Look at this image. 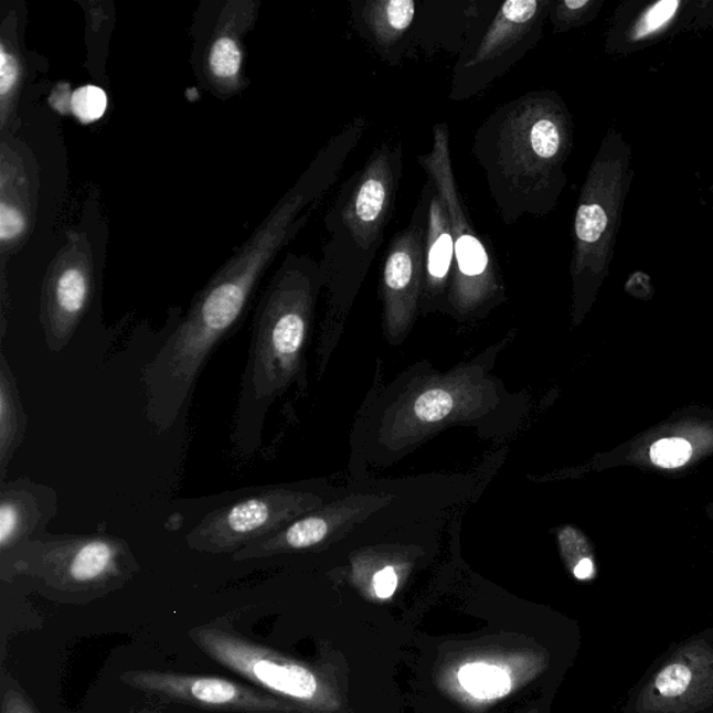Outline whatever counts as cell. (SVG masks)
<instances>
[{"label":"cell","instance_id":"8992f818","mask_svg":"<svg viewBox=\"0 0 713 713\" xmlns=\"http://www.w3.org/2000/svg\"><path fill=\"white\" fill-rule=\"evenodd\" d=\"M12 555L15 572L74 594L120 587L137 568L129 544L104 534H42L19 546Z\"/></svg>","mask_w":713,"mask_h":713},{"label":"cell","instance_id":"5b68a950","mask_svg":"<svg viewBox=\"0 0 713 713\" xmlns=\"http://www.w3.org/2000/svg\"><path fill=\"white\" fill-rule=\"evenodd\" d=\"M450 147L448 125H435L433 147L418 157V163L427 178L434 180L448 207L455 244L449 312L462 321L483 316L504 301L507 295L498 254L488 238L478 233L457 185Z\"/></svg>","mask_w":713,"mask_h":713},{"label":"cell","instance_id":"83f0119b","mask_svg":"<svg viewBox=\"0 0 713 713\" xmlns=\"http://www.w3.org/2000/svg\"><path fill=\"white\" fill-rule=\"evenodd\" d=\"M653 465L663 468L684 466L691 457V446L688 440L670 438L658 440L649 450Z\"/></svg>","mask_w":713,"mask_h":713},{"label":"cell","instance_id":"7402d4cb","mask_svg":"<svg viewBox=\"0 0 713 713\" xmlns=\"http://www.w3.org/2000/svg\"><path fill=\"white\" fill-rule=\"evenodd\" d=\"M19 18L14 10L4 14L0 26V130L12 136L15 111L25 78V61L21 51Z\"/></svg>","mask_w":713,"mask_h":713},{"label":"cell","instance_id":"4316f807","mask_svg":"<svg viewBox=\"0 0 713 713\" xmlns=\"http://www.w3.org/2000/svg\"><path fill=\"white\" fill-rule=\"evenodd\" d=\"M72 111L83 124H93L104 116L108 98L97 85H84L76 89L71 100Z\"/></svg>","mask_w":713,"mask_h":713},{"label":"cell","instance_id":"f1b7e54d","mask_svg":"<svg viewBox=\"0 0 713 713\" xmlns=\"http://www.w3.org/2000/svg\"><path fill=\"white\" fill-rule=\"evenodd\" d=\"M679 7L680 2H678V0H663V2L653 4L652 8L647 10L640 24H638L636 39H641V36L649 35L653 33V31L662 29L668 21L673 19L675 10H678Z\"/></svg>","mask_w":713,"mask_h":713},{"label":"cell","instance_id":"d4e9b609","mask_svg":"<svg viewBox=\"0 0 713 713\" xmlns=\"http://www.w3.org/2000/svg\"><path fill=\"white\" fill-rule=\"evenodd\" d=\"M459 680L468 693L480 700L500 699L510 690L508 673L486 663L466 664L460 669Z\"/></svg>","mask_w":713,"mask_h":713},{"label":"cell","instance_id":"44dd1931","mask_svg":"<svg viewBox=\"0 0 713 713\" xmlns=\"http://www.w3.org/2000/svg\"><path fill=\"white\" fill-rule=\"evenodd\" d=\"M57 513L52 488L21 477L0 487V552L13 553L25 542L39 539Z\"/></svg>","mask_w":713,"mask_h":713},{"label":"cell","instance_id":"30bf717a","mask_svg":"<svg viewBox=\"0 0 713 713\" xmlns=\"http://www.w3.org/2000/svg\"><path fill=\"white\" fill-rule=\"evenodd\" d=\"M713 636L681 642L638 688L627 713H712Z\"/></svg>","mask_w":713,"mask_h":713},{"label":"cell","instance_id":"e0dca14e","mask_svg":"<svg viewBox=\"0 0 713 713\" xmlns=\"http://www.w3.org/2000/svg\"><path fill=\"white\" fill-rule=\"evenodd\" d=\"M383 502L385 499L377 494H359V497L338 500L329 507L312 510L292 521L284 530L243 547L242 551L234 553L233 558L236 562H243L281 555V553L313 550L340 534V531L345 530L351 521L360 520L364 513L370 514Z\"/></svg>","mask_w":713,"mask_h":713},{"label":"cell","instance_id":"4dcf8cb0","mask_svg":"<svg viewBox=\"0 0 713 713\" xmlns=\"http://www.w3.org/2000/svg\"><path fill=\"white\" fill-rule=\"evenodd\" d=\"M3 713H34L31 711V707L24 699H21V696L15 693V691L10 690L8 691L7 695H4V702H3Z\"/></svg>","mask_w":713,"mask_h":713},{"label":"cell","instance_id":"4fadbf2b","mask_svg":"<svg viewBox=\"0 0 713 713\" xmlns=\"http://www.w3.org/2000/svg\"><path fill=\"white\" fill-rule=\"evenodd\" d=\"M427 200L422 194L412 220L392 237L383 259L381 292L383 328L393 343L402 342L419 312L424 285Z\"/></svg>","mask_w":713,"mask_h":713},{"label":"cell","instance_id":"7a4b0ae2","mask_svg":"<svg viewBox=\"0 0 713 713\" xmlns=\"http://www.w3.org/2000/svg\"><path fill=\"white\" fill-rule=\"evenodd\" d=\"M567 141V120L551 92L509 100L478 127L472 156L504 225L550 214L562 190Z\"/></svg>","mask_w":713,"mask_h":713},{"label":"cell","instance_id":"2e32d148","mask_svg":"<svg viewBox=\"0 0 713 713\" xmlns=\"http://www.w3.org/2000/svg\"><path fill=\"white\" fill-rule=\"evenodd\" d=\"M39 205V170L29 148L12 136L0 143V252H18L33 228Z\"/></svg>","mask_w":713,"mask_h":713},{"label":"cell","instance_id":"603a6c76","mask_svg":"<svg viewBox=\"0 0 713 713\" xmlns=\"http://www.w3.org/2000/svg\"><path fill=\"white\" fill-rule=\"evenodd\" d=\"M26 433V415L21 402L18 382L7 360L0 355V473L2 482L8 467L23 444Z\"/></svg>","mask_w":713,"mask_h":713},{"label":"cell","instance_id":"9a60e30c","mask_svg":"<svg viewBox=\"0 0 713 713\" xmlns=\"http://www.w3.org/2000/svg\"><path fill=\"white\" fill-rule=\"evenodd\" d=\"M259 2L232 0L223 4L201 52V79L217 98L226 99L246 85L244 40L257 20Z\"/></svg>","mask_w":713,"mask_h":713},{"label":"cell","instance_id":"52a82bcc","mask_svg":"<svg viewBox=\"0 0 713 713\" xmlns=\"http://www.w3.org/2000/svg\"><path fill=\"white\" fill-rule=\"evenodd\" d=\"M104 246L99 215L85 211L82 225L68 233L65 246L47 268L41 292V323L53 353L71 343L93 306L103 275Z\"/></svg>","mask_w":713,"mask_h":713},{"label":"cell","instance_id":"ffe728a7","mask_svg":"<svg viewBox=\"0 0 713 713\" xmlns=\"http://www.w3.org/2000/svg\"><path fill=\"white\" fill-rule=\"evenodd\" d=\"M427 200V227L424 244V285L419 312H449V296L455 270V244L450 217L433 179L427 178L423 193Z\"/></svg>","mask_w":713,"mask_h":713},{"label":"cell","instance_id":"d6986e66","mask_svg":"<svg viewBox=\"0 0 713 713\" xmlns=\"http://www.w3.org/2000/svg\"><path fill=\"white\" fill-rule=\"evenodd\" d=\"M491 2H419L414 29L415 50L427 55L446 51L460 56L491 19Z\"/></svg>","mask_w":713,"mask_h":713},{"label":"cell","instance_id":"484cf974","mask_svg":"<svg viewBox=\"0 0 713 713\" xmlns=\"http://www.w3.org/2000/svg\"><path fill=\"white\" fill-rule=\"evenodd\" d=\"M609 225V217L605 207L598 202L587 200L577 207L576 221H574V234L579 248L593 247L603 238Z\"/></svg>","mask_w":713,"mask_h":713},{"label":"cell","instance_id":"ac0fdd59","mask_svg":"<svg viewBox=\"0 0 713 713\" xmlns=\"http://www.w3.org/2000/svg\"><path fill=\"white\" fill-rule=\"evenodd\" d=\"M418 10L415 0H353L350 23L382 62L396 67L413 55Z\"/></svg>","mask_w":713,"mask_h":713},{"label":"cell","instance_id":"3957f363","mask_svg":"<svg viewBox=\"0 0 713 713\" xmlns=\"http://www.w3.org/2000/svg\"><path fill=\"white\" fill-rule=\"evenodd\" d=\"M323 287L321 263L287 254L260 296L234 415L232 439L243 455L257 448L269 407L305 375L306 348Z\"/></svg>","mask_w":713,"mask_h":713},{"label":"cell","instance_id":"6da1fadb","mask_svg":"<svg viewBox=\"0 0 713 713\" xmlns=\"http://www.w3.org/2000/svg\"><path fill=\"white\" fill-rule=\"evenodd\" d=\"M350 156V147L340 140L329 141L318 152L252 237L201 290L188 316L148 363L143 371L147 418L158 433H169L183 417L207 360L241 323L266 270L307 225Z\"/></svg>","mask_w":713,"mask_h":713},{"label":"cell","instance_id":"9c48e42d","mask_svg":"<svg viewBox=\"0 0 713 713\" xmlns=\"http://www.w3.org/2000/svg\"><path fill=\"white\" fill-rule=\"evenodd\" d=\"M321 507L323 498L317 493L269 489L207 513L185 541L196 552L234 555Z\"/></svg>","mask_w":713,"mask_h":713},{"label":"cell","instance_id":"7c38bea8","mask_svg":"<svg viewBox=\"0 0 713 713\" xmlns=\"http://www.w3.org/2000/svg\"><path fill=\"white\" fill-rule=\"evenodd\" d=\"M191 637L207 657L269 693L305 704H316L322 694L311 669L269 649L216 629H196Z\"/></svg>","mask_w":713,"mask_h":713},{"label":"cell","instance_id":"ba28073f","mask_svg":"<svg viewBox=\"0 0 713 713\" xmlns=\"http://www.w3.org/2000/svg\"><path fill=\"white\" fill-rule=\"evenodd\" d=\"M551 0H508L498 4L491 19L457 57L449 99L477 97L510 68L518 65L542 39Z\"/></svg>","mask_w":713,"mask_h":713},{"label":"cell","instance_id":"8fae6325","mask_svg":"<svg viewBox=\"0 0 713 713\" xmlns=\"http://www.w3.org/2000/svg\"><path fill=\"white\" fill-rule=\"evenodd\" d=\"M486 383L473 369L424 383L387 415L383 428L386 444L401 449L454 418L471 417L486 406Z\"/></svg>","mask_w":713,"mask_h":713},{"label":"cell","instance_id":"5bb4252c","mask_svg":"<svg viewBox=\"0 0 713 713\" xmlns=\"http://www.w3.org/2000/svg\"><path fill=\"white\" fill-rule=\"evenodd\" d=\"M121 681L164 700L210 710L258 713L289 710L274 696L227 679L137 670L121 675Z\"/></svg>","mask_w":713,"mask_h":713},{"label":"cell","instance_id":"277c9868","mask_svg":"<svg viewBox=\"0 0 713 713\" xmlns=\"http://www.w3.org/2000/svg\"><path fill=\"white\" fill-rule=\"evenodd\" d=\"M403 174L402 142L385 141L340 189L324 216L328 243L321 263L328 308L322 324V366L343 332L345 319L395 215Z\"/></svg>","mask_w":713,"mask_h":713},{"label":"cell","instance_id":"cb8c5ba5","mask_svg":"<svg viewBox=\"0 0 713 713\" xmlns=\"http://www.w3.org/2000/svg\"><path fill=\"white\" fill-rule=\"evenodd\" d=\"M87 18V42L88 55L93 57L92 72L99 76L100 68H104L106 47L114 26V10L111 4L106 2L82 3Z\"/></svg>","mask_w":713,"mask_h":713},{"label":"cell","instance_id":"f546056e","mask_svg":"<svg viewBox=\"0 0 713 713\" xmlns=\"http://www.w3.org/2000/svg\"><path fill=\"white\" fill-rule=\"evenodd\" d=\"M398 585L396 568L393 566L382 567L372 578V587L376 598L390 599L395 595Z\"/></svg>","mask_w":713,"mask_h":713}]
</instances>
